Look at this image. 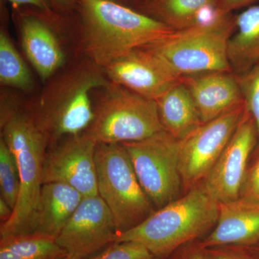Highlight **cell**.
<instances>
[{
	"label": "cell",
	"mask_w": 259,
	"mask_h": 259,
	"mask_svg": "<svg viewBox=\"0 0 259 259\" xmlns=\"http://www.w3.org/2000/svg\"><path fill=\"white\" fill-rule=\"evenodd\" d=\"M73 17L80 49L102 69L175 31L141 12L106 0H79Z\"/></svg>",
	"instance_id": "1"
},
{
	"label": "cell",
	"mask_w": 259,
	"mask_h": 259,
	"mask_svg": "<svg viewBox=\"0 0 259 259\" xmlns=\"http://www.w3.org/2000/svg\"><path fill=\"white\" fill-rule=\"evenodd\" d=\"M109 83L103 69L88 59L49 83L38 102L28 110L49 147L88 130L95 115L93 92Z\"/></svg>",
	"instance_id": "2"
},
{
	"label": "cell",
	"mask_w": 259,
	"mask_h": 259,
	"mask_svg": "<svg viewBox=\"0 0 259 259\" xmlns=\"http://www.w3.org/2000/svg\"><path fill=\"white\" fill-rule=\"evenodd\" d=\"M1 137L14 153L20 178L18 202L9 221L0 226V240L32 234L44 185L48 143L28 110L15 102L1 106Z\"/></svg>",
	"instance_id": "3"
},
{
	"label": "cell",
	"mask_w": 259,
	"mask_h": 259,
	"mask_svg": "<svg viewBox=\"0 0 259 259\" xmlns=\"http://www.w3.org/2000/svg\"><path fill=\"white\" fill-rule=\"evenodd\" d=\"M218 214L219 203L202 185L195 186L184 197L153 211L138 226L118 233L115 243L135 242L153 256L163 257L204 234L216 225Z\"/></svg>",
	"instance_id": "4"
},
{
	"label": "cell",
	"mask_w": 259,
	"mask_h": 259,
	"mask_svg": "<svg viewBox=\"0 0 259 259\" xmlns=\"http://www.w3.org/2000/svg\"><path fill=\"white\" fill-rule=\"evenodd\" d=\"M236 30V15L218 13L214 18L175 30L145 49L152 51L177 75L232 71L228 44Z\"/></svg>",
	"instance_id": "5"
},
{
	"label": "cell",
	"mask_w": 259,
	"mask_h": 259,
	"mask_svg": "<svg viewBox=\"0 0 259 259\" xmlns=\"http://www.w3.org/2000/svg\"><path fill=\"white\" fill-rule=\"evenodd\" d=\"M94 119L85 132L97 144H124L164 131L157 103L110 81L97 89Z\"/></svg>",
	"instance_id": "6"
},
{
	"label": "cell",
	"mask_w": 259,
	"mask_h": 259,
	"mask_svg": "<svg viewBox=\"0 0 259 259\" xmlns=\"http://www.w3.org/2000/svg\"><path fill=\"white\" fill-rule=\"evenodd\" d=\"M95 163L98 194L111 211L118 233L138 226L153 212L122 144H97Z\"/></svg>",
	"instance_id": "7"
},
{
	"label": "cell",
	"mask_w": 259,
	"mask_h": 259,
	"mask_svg": "<svg viewBox=\"0 0 259 259\" xmlns=\"http://www.w3.org/2000/svg\"><path fill=\"white\" fill-rule=\"evenodd\" d=\"M121 144L153 205L159 209L177 199L182 185L180 141L163 131L142 141Z\"/></svg>",
	"instance_id": "8"
},
{
	"label": "cell",
	"mask_w": 259,
	"mask_h": 259,
	"mask_svg": "<svg viewBox=\"0 0 259 259\" xmlns=\"http://www.w3.org/2000/svg\"><path fill=\"white\" fill-rule=\"evenodd\" d=\"M70 17L33 7L13 8V21L24 52L44 81L64 66L66 56L58 31L69 22Z\"/></svg>",
	"instance_id": "9"
},
{
	"label": "cell",
	"mask_w": 259,
	"mask_h": 259,
	"mask_svg": "<svg viewBox=\"0 0 259 259\" xmlns=\"http://www.w3.org/2000/svg\"><path fill=\"white\" fill-rule=\"evenodd\" d=\"M245 102L199 126L180 141V171L182 185L192 189L204 180L236 131Z\"/></svg>",
	"instance_id": "10"
},
{
	"label": "cell",
	"mask_w": 259,
	"mask_h": 259,
	"mask_svg": "<svg viewBox=\"0 0 259 259\" xmlns=\"http://www.w3.org/2000/svg\"><path fill=\"white\" fill-rule=\"evenodd\" d=\"M257 143L254 119L245 107L231 139L202 183L205 192L218 203L239 198Z\"/></svg>",
	"instance_id": "11"
},
{
	"label": "cell",
	"mask_w": 259,
	"mask_h": 259,
	"mask_svg": "<svg viewBox=\"0 0 259 259\" xmlns=\"http://www.w3.org/2000/svg\"><path fill=\"white\" fill-rule=\"evenodd\" d=\"M97 143L87 132L69 136L48 148L44 184L59 182L83 197L98 195L95 153Z\"/></svg>",
	"instance_id": "12"
},
{
	"label": "cell",
	"mask_w": 259,
	"mask_h": 259,
	"mask_svg": "<svg viewBox=\"0 0 259 259\" xmlns=\"http://www.w3.org/2000/svg\"><path fill=\"white\" fill-rule=\"evenodd\" d=\"M117 234L111 211L98 194L83 197L56 241L68 255L84 259L115 243Z\"/></svg>",
	"instance_id": "13"
},
{
	"label": "cell",
	"mask_w": 259,
	"mask_h": 259,
	"mask_svg": "<svg viewBox=\"0 0 259 259\" xmlns=\"http://www.w3.org/2000/svg\"><path fill=\"white\" fill-rule=\"evenodd\" d=\"M103 70L112 82L155 101L181 79L159 56L148 49L131 51Z\"/></svg>",
	"instance_id": "14"
},
{
	"label": "cell",
	"mask_w": 259,
	"mask_h": 259,
	"mask_svg": "<svg viewBox=\"0 0 259 259\" xmlns=\"http://www.w3.org/2000/svg\"><path fill=\"white\" fill-rule=\"evenodd\" d=\"M193 98L202 122L217 118L244 103L236 74L229 71H208L181 77Z\"/></svg>",
	"instance_id": "15"
},
{
	"label": "cell",
	"mask_w": 259,
	"mask_h": 259,
	"mask_svg": "<svg viewBox=\"0 0 259 259\" xmlns=\"http://www.w3.org/2000/svg\"><path fill=\"white\" fill-rule=\"evenodd\" d=\"M259 243V203L238 198L219 203L216 227L199 244L202 250L227 245Z\"/></svg>",
	"instance_id": "16"
},
{
	"label": "cell",
	"mask_w": 259,
	"mask_h": 259,
	"mask_svg": "<svg viewBox=\"0 0 259 259\" xmlns=\"http://www.w3.org/2000/svg\"><path fill=\"white\" fill-rule=\"evenodd\" d=\"M71 186L59 182L44 183L32 234L56 239L83 199Z\"/></svg>",
	"instance_id": "17"
},
{
	"label": "cell",
	"mask_w": 259,
	"mask_h": 259,
	"mask_svg": "<svg viewBox=\"0 0 259 259\" xmlns=\"http://www.w3.org/2000/svg\"><path fill=\"white\" fill-rule=\"evenodd\" d=\"M156 102L163 129L178 141L203 124L192 95L181 79Z\"/></svg>",
	"instance_id": "18"
},
{
	"label": "cell",
	"mask_w": 259,
	"mask_h": 259,
	"mask_svg": "<svg viewBox=\"0 0 259 259\" xmlns=\"http://www.w3.org/2000/svg\"><path fill=\"white\" fill-rule=\"evenodd\" d=\"M217 0H148L139 11L180 30L214 18Z\"/></svg>",
	"instance_id": "19"
},
{
	"label": "cell",
	"mask_w": 259,
	"mask_h": 259,
	"mask_svg": "<svg viewBox=\"0 0 259 259\" xmlns=\"http://www.w3.org/2000/svg\"><path fill=\"white\" fill-rule=\"evenodd\" d=\"M236 30L228 44V61L236 76L259 63V5L236 15Z\"/></svg>",
	"instance_id": "20"
},
{
	"label": "cell",
	"mask_w": 259,
	"mask_h": 259,
	"mask_svg": "<svg viewBox=\"0 0 259 259\" xmlns=\"http://www.w3.org/2000/svg\"><path fill=\"white\" fill-rule=\"evenodd\" d=\"M0 259H63L68 253L56 239L38 234L0 240Z\"/></svg>",
	"instance_id": "21"
},
{
	"label": "cell",
	"mask_w": 259,
	"mask_h": 259,
	"mask_svg": "<svg viewBox=\"0 0 259 259\" xmlns=\"http://www.w3.org/2000/svg\"><path fill=\"white\" fill-rule=\"evenodd\" d=\"M0 82L25 92L33 87L30 71L3 27L0 32Z\"/></svg>",
	"instance_id": "22"
},
{
	"label": "cell",
	"mask_w": 259,
	"mask_h": 259,
	"mask_svg": "<svg viewBox=\"0 0 259 259\" xmlns=\"http://www.w3.org/2000/svg\"><path fill=\"white\" fill-rule=\"evenodd\" d=\"M20 178L16 157L5 140L0 139V192L14 209L20 193Z\"/></svg>",
	"instance_id": "23"
},
{
	"label": "cell",
	"mask_w": 259,
	"mask_h": 259,
	"mask_svg": "<svg viewBox=\"0 0 259 259\" xmlns=\"http://www.w3.org/2000/svg\"><path fill=\"white\" fill-rule=\"evenodd\" d=\"M245 107L254 119L258 133V143L252 156L259 154V63L248 72L236 76ZM251 156V157H252Z\"/></svg>",
	"instance_id": "24"
},
{
	"label": "cell",
	"mask_w": 259,
	"mask_h": 259,
	"mask_svg": "<svg viewBox=\"0 0 259 259\" xmlns=\"http://www.w3.org/2000/svg\"><path fill=\"white\" fill-rule=\"evenodd\" d=\"M144 245L135 242L113 243L93 259H153Z\"/></svg>",
	"instance_id": "25"
},
{
	"label": "cell",
	"mask_w": 259,
	"mask_h": 259,
	"mask_svg": "<svg viewBox=\"0 0 259 259\" xmlns=\"http://www.w3.org/2000/svg\"><path fill=\"white\" fill-rule=\"evenodd\" d=\"M249 162L240 198L259 203V154L252 156Z\"/></svg>",
	"instance_id": "26"
},
{
	"label": "cell",
	"mask_w": 259,
	"mask_h": 259,
	"mask_svg": "<svg viewBox=\"0 0 259 259\" xmlns=\"http://www.w3.org/2000/svg\"><path fill=\"white\" fill-rule=\"evenodd\" d=\"M258 0H217V10L222 14L232 13L233 10L244 8Z\"/></svg>",
	"instance_id": "27"
},
{
	"label": "cell",
	"mask_w": 259,
	"mask_h": 259,
	"mask_svg": "<svg viewBox=\"0 0 259 259\" xmlns=\"http://www.w3.org/2000/svg\"><path fill=\"white\" fill-rule=\"evenodd\" d=\"M50 2L52 9L55 13L71 15L76 11L79 0H50Z\"/></svg>",
	"instance_id": "28"
},
{
	"label": "cell",
	"mask_w": 259,
	"mask_h": 259,
	"mask_svg": "<svg viewBox=\"0 0 259 259\" xmlns=\"http://www.w3.org/2000/svg\"><path fill=\"white\" fill-rule=\"evenodd\" d=\"M9 2L13 5V8L21 6H30L46 11L53 10L50 0H1Z\"/></svg>",
	"instance_id": "29"
},
{
	"label": "cell",
	"mask_w": 259,
	"mask_h": 259,
	"mask_svg": "<svg viewBox=\"0 0 259 259\" xmlns=\"http://www.w3.org/2000/svg\"><path fill=\"white\" fill-rule=\"evenodd\" d=\"M204 251L207 259H251L229 252L216 249V248H208Z\"/></svg>",
	"instance_id": "30"
},
{
	"label": "cell",
	"mask_w": 259,
	"mask_h": 259,
	"mask_svg": "<svg viewBox=\"0 0 259 259\" xmlns=\"http://www.w3.org/2000/svg\"><path fill=\"white\" fill-rule=\"evenodd\" d=\"M13 209L3 197H0V221L2 223L9 221L13 214Z\"/></svg>",
	"instance_id": "31"
},
{
	"label": "cell",
	"mask_w": 259,
	"mask_h": 259,
	"mask_svg": "<svg viewBox=\"0 0 259 259\" xmlns=\"http://www.w3.org/2000/svg\"><path fill=\"white\" fill-rule=\"evenodd\" d=\"M106 1L122 5L137 11H139V8L143 5V0H106Z\"/></svg>",
	"instance_id": "32"
},
{
	"label": "cell",
	"mask_w": 259,
	"mask_h": 259,
	"mask_svg": "<svg viewBox=\"0 0 259 259\" xmlns=\"http://www.w3.org/2000/svg\"><path fill=\"white\" fill-rule=\"evenodd\" d=\"M185 259H207V258L204 252L202 251V249L199 248V250H194L190 252L185 257Z\"/></svg>",
	"instance_id": "33"
},
{
	"label": "cell",
	"mask_w": 259,
	"mask_h": 259,
	"mask_svg": "<svg viewBox=\"0 0 259 259\" xmlns=\"http://www.w3.org/2000/svg\"><path fill=\"white\" fill-rule=\"evenodd\" d=\"M253 248H251L252 253H254L257 258L259 259V243L256 245H252Z\"/></svg>",
	"instance_id": "34"
},
{
	"label": "cell",
	"mask_w": 259,
	"mask_h": 259,
	"mask_svg": "<svg viewBox=\"0 0 259 259\" xmlns=\"http://www.w3.org/2000/svg\"><path fill=\"white\" fill-rule=\"evenodd\" d=\"M63 259H83V258H79V257L74 256V255H67V256L65 257V258H63Z\"/></svg>",
	"instance_id": "35"
},
{
	"label": "cell",
	"mask_w": 259,
	"mask_h": 259,
	"mask_svg": "<svg viewBox=\"0 0 259 259\" xmlns=\"http://www.w3.org/2000/svg\"><path fill=\"white\" fill-rule=\"evenodd\" d=\"M147 1H148V0H143V4H144V3H146V2H147Z\"/></svg>",
	"instance_id": "36"
}]
</instances>
